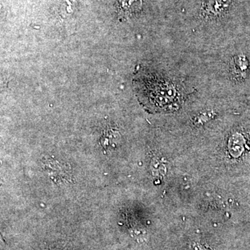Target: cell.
Wrapping results in <instances>:
<instances>
[{
	"label": "cell",
	"mask_w": 250,
	"mask_h": 250,
	"mask_svg": "<svg viewBox=\"0 0 250 250\" xmlns=\"http://www.w3.org/2000/svg\"><path fill=\"white\" fill-rule=\"evenodd\" d=\"M142 0H119V19H127L132 15L137 14L142 8Z\"/></svg>",
	"instance_id": "obj_1"
},
{
	"label": "cell",
	"mask_w": 250,
	"mask_h": 250,
	"mask_svg": "<svg viewBox=\"0 0 250 250\" xmlns=\"http://www.w3.org/2000/svg\"><path fill=\"white\" fill-rule=\"evenodd\" d=\"M234 65L236 66V71L241 75H244L248 68V59L243 55H240L236 57V61L234 62Z\"/></svg>",
	"instance_id": "obj_3"
},
{
	"label": "cell",
	"mask_w": 250,
	"mask_h": 250,
	"mask_svg": "<svg viewBox=\"0 0 250 250\" xmlns=\"http://www.w3.org/2000/svg\"><path fill=\"white\" fill-rule=\"evenodd\" d=\"M231 0H209L207 4V11L208 14L217 15L228 9Z\"/></svg>",
	"instance_id": "obj_2"
},
{
	"label": "cell",
	"mask_w": 250,
	"mask_h": 250,
	"mask_svg": "<svg viewBox=\"0 0 250 250\" xmlns=\"http://www.w3.org/2000/svg\"><path fill=\"white\" fill-rule=\"evenodd\" d=\"M116 136H118V132L113 130L108 129L107 131H105L101 140L103 147L105 149L109 147L111 143H114V139Z\"/></svg>",
	"instance_id": "obj_4"
}]
</instances>
